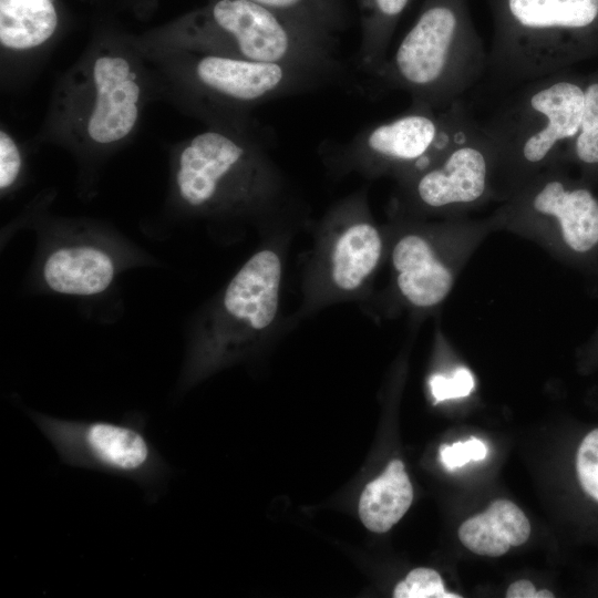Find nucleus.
Segmentation results:
<instances>
[{
  "mask_svg": "<svg viewBox=\"0 0 598 598\" xmlns=\"http://www.w3.org/2000/svg\"><path fill=\"white\" fill-rule=\"evenodd\" d=\"M157 78L133 35L97 31L58 80L39 140L85 159L102 158L135 134Z\"/></svg>",
  "mask_w": 598,
  "mask_h": 598,
  "instance_id": "obj_1",
  "label": "nucleus"
},
{
  "mask_svg": "<svg viewBox=\"0 0 598 598\" xmlns=\"http://www.w3.org/2000/svg\"><path fill=\"white\" fill-rule=\"evenodd\" d=\"M133 38L147 49L285 63L320 71L339 82L346 78V68L337 56L338 39L320 34L250 0H208Z\"/></svg>",
  "mask_w": 598,
  "mask_h": 598,
  "instance_id": "obj_2",
  "label": "nucleus"
},
{
  "mask_svg": "<svg viewBox=\"0 0 598 598\" xmlns=\"http://www.w3.org/2000/svg\"><path fill=\"white\" fill-rule=\"evenodd\" d=\"M137 47L154 69L159 89L208 126L259 133L251 117L256 107L339 82L291 64Z\"/></svg>",
  "mask_w": 598,
  "mask_h": 598,
  "instance_id": "obj_3",
  "label": "nucleus"
},
{
  "mask_svg": "<svg viewBox=\"0 0 598 598\" xmlns=\"http://www.w3.org/2000/svg\"><path fill=\"white\" fill-rule=\"evenodd\" d=\"M259 133L208 126L174 146L171 193L199 215L258 214L275 208L285 183Z\"/></svg>",
  "mask_w": 598,
  "mask_h": 598,
  "instance_id": "obj_4",
  "label": "nucleus"
},
{
  "mask_svg": "<svg viewBox=\"0 0 598 598\" xmlns=\"http://www.w3.org/2000/svg\"><path fill=\"white\" fill-rule=\"evenodd\" d=\"M487 72V51L467 0H424L393 54L374 78L383 90H399L411 105L441 111Z\"/></svg>",
  "mask_w": 598,
  "mask_h": 598,
  "instance_id": "obj_5",
  "label": "nucleus"
},
{
  "mask_svg": "<svg viewBox=\"0 0 598 598\" xmlns=\"http://www.w3.org/2000/svg\"><path fill=\"white\" fill-rule=\"evenodd\" d=\"M526 85L483 124L496 162L497 199L555 165L580 127L585 89L558 73Z\"/></svg>",
  "mask_w": 598,
  "mask_h": 598,
  "instance_id": "obj_6",
  "label": "nucleus"
},
{
  "mask_svg": "<svg viewBox=\"0 0 598 598\" xmlns=\"http://www.w3.org/2000/svg\"><path fill=\"white\" fill-rule=\"evenodd\" d=\"M488 1L494 31L487 72L504 83L558 73L578 51V34L598 21V0Z\"/></svg>",
  "mask_w": 598,
  "mask_h": 598,
  "instance_id": "obj_7",
  "label": "nucleus"
},
{
  "mask_svg": "<svg viewBox=\"0 0 598 598\" xmlns=\"http://www.w3.org/2000/svg\"><path fill=\"white\" fill-rule=\"evenodd\" d=\"M471 118L462 101L435 111L411 105L391 120L373 124L344 143H326L331 167L369 177L393 176L402 183L431 165Z\"/></svg>",
  "mask_w": 598,
  "mask_h": 598,
  "instance_id": "obj_8",
  "label": "nucleus"
},
{
  "mask_svg": "<svg viewBox=\"0 0 598 598\" xmlns=\"http://www.w3.org/2000/svg\"><path fill=\"white\" fill-rule=\"evenodd\" d=\"M31 419L62 463L124 477L155 497L172 468L145 433L138 415L122 421L69 420L38 412Z\"/></svg>",
  "mask_w": 598,
  "mask_h": 598,
  "instance_id": "obj_9",
  "label": "nucleus"
},
{
  "mask_svg": "<svg viewBox=\"0 0 598 598\" xmlns=\"http://www.w3.org/2000/svg\"><path fill=\"white\" fill-rule=\"evenodd\" d=\"M496 227L529 237L548 249L585 255L598 245V200L555 169L543 171L507 196L491 216Z\"/></svg>",
  "mask_w": 598,
  "mask_h": 598,
  "instance_id": "obj_10",
  "label": "nucleus"
},
{
  "mask_svg": "<svg viewBox=\"0 0 598 598\" xmlns=\"http://www.w3.org/2000/svg\"><path fill=\"white\" fill-rule=\"evenodd\" d=\"M496 162L483 124L471 117L425 169L399 183V205L415 215L458 218L497 199Z\"/></svg>",
  "mask_w": 598,
  "mask_h": 598,
  "instance_id": "obj_11",
  "label": "nucleus"
},
{
  "mask_svg": "<svg viewBox=\"0 0 598 598\" xmlns=\"http://www.w3.org/2000/svg\"><path fill=\"white\" fill-rule=\"evenodd\" d=\"M494 227L492 217L478 221L458 217L441 224L404 227L391 249L400 296L419 309L442 303L464 262Z\"/></svg>",
  "mask_w": 598,
  "mask_h": 598,
  "instance_id": "obj_12",
  "label": "nucleus"
},
{
  "mask_svg": "<svg viewBox=\"0 0 598 598\" xmlns=\"http://www.w3.org/2000/svg\"><path fill=\"white\" fill-rule=\"evenodd\" d=\"M282 264L270 248L255 252L230 279L202 328V348L220 357L264 333L277 318Z\"/></svg>",
  "mask_w": 598,
  "mask_h": 598,
  "instance_id": "obj_13",
  "label": "nucleus"
},
{
  "mask_svg": "<svg viewBox=\"0 0 598 598\" xmlns=\"http://www.w3.org/2000/svg\"><path fill=\"white\" fill-rule=\"evenodd\" d=\"M331 219L334 237L331 241L327 271L336 290L359 289L374 272L383 254L379 228L369 215L364 195H354L339 205Z\"/></svg>",
  "mask_w": 598,
  "mask_h": 598,
  "instance_id": "obj_14",
  "label": "nucleus"
},
{
  "mask_svg": "<svg viewBox=\"0 0 598 598\" xmlns=\"http://www.w3.org/2000/svg\"><path fill=\"white\" fill-rule=\"evenodd\" d=\"M66 21L61 0H0L2 56L24 58L49 48Z\"/></svg>",
  "mask_w": 598,
  "mask_h": 598,
  "instance_id": "obj_15",
  "label": "nucleus"
},
{
  "mask_svg": "<svg viewBox=\"0 0 598 598\" xmlns=\"http://www.w3.org/2000/svg\"><path fill=\"white\" fill-rule=\"evenodd\" d=\"M116 272L112 255L86 243L61 245L44 259L42 277L52 291L89 297L105 291Z\"/></svg>",
  "mask_w": 598,
  "mask_h": 598,
  "instance_id": "obj_16",
  "label": "nucleus"
},
{
  "mask_svg": "<svg viewBox=\"0 0 598 598\" xmlns=\"http://www.w3.org/2000/svg\"><path fill=\"white\" fill-rule=\"evenodd\" d=\"M530 534V525L525 514L513 502L494 501L482 514L465 520L458 537L471 551L489 557H498L512 546H520Z\"/></svg>",
  "mask_w": 598,
  "mask_h": 598,
  "instance_id": "obj_17",
  "label": "nucleus"
},
{
  "mask_svg": "<svg viewBox=\"0 0 598 598\" xmlns=\"http://www.w3.org/2000/svg\"><path fill=\"white\" fill-rule=\"evenodd\" d=\"M413 488L400 460H393L385 471L369 483L359 502V515L371 532H388L409 509Z\"/></svg>",
  "mask_w": 598,
  "mask_h": 598,
  "instance_id": "obj_18",
  "label": "nucleus"
},
{
  "mask_svg": "<svg viewBox=\"0 0 598 598\" xmlns=\"http://www.w3.org/2000/svg\"><path fill=\"white\" fill-rule=\"evenodd\" d=\"M360 18L358 65L373 79L388 59V49L399 21L414 0H353Z\"/></svg>",
  "mask_w": 598,
  "mask_h": 598,
  "instance_id": "obj_19",
  "label": "nucleus"
},
{
  "mask_svg": "<svg viewBox=\"0 0 598 598\" xmlns=\"http://www.w3.org/2000/svg\"><path fill=\"white\" fill-rule=\"evenodd\" d=\"M320 34L338 39L350 22L347 0H250Z\"/></svg>",
  "mask_w": 598,
  "mask_h": 598,
  "instance_id": "obj_20",
  "label": "nucleus"
},
{
  "mask_svg": "<svg viewBox=\"0 0 598 598\" xmlns=\"http://www.w3.org/2000/svg\"><path fill=\"white\" fill-rule=\"evenodd\" d=\"M573 142V153L586 165L598 164V81L585 89L581 124Z\"/></svg>",
  "mask_w": 598,
  "mask_h": 598,
  "instance_id": "obj_21",
  "label": "nucleus"
},
{
  "mask_svg": "<svg viewBox=\"0 0 598 598\" xmlns=\"http://www.w3.org/2000/svg\"><path fill=\"white\" fill-rule=\"evenodd\" d=\"M395 598H461V595L444 589L442 578L431 568L411 570L393 591Z\"/></svg>",
  "mask_w": 598,
  "mask_h": 598,
  "instance_id": "obj_22",
  "label": "nucleus"
},
{
  "mask_svg": "<svg viewBox=\"0 0 598 598\" xmlns=\"http://www.w3.org/2000/svg\"><path fill=\"white\" fill-rule=\"evenodd\" d=\"M23 153L14 136L6 128L0 130V190L11 192L23 172Z\"/></svg>",
  "mask_w": 598,
  "mask_h": 598,
  "instance_id": "obj_23",
  "label": "nucleus"
},
{
  "mask_svg": "<svg viewBox=\"0 0 598 598\" xmlns=\"http://www.w3.org/2000/svg\"><path fill=\"white\" fill-rule=\"evenodd\" d=\"M576 468L582 489L598 502V429L588 433L580 443Z\"/></svg>",
  "mask_w": 598,
  "mask_h": 598,
  "instance_id": "obj_24",
  "label": "nucleus"
},
{
  "mask_svg": "<svg viewBox=\"0 0 598 598\" xmlns=\"http://www.w3.org/2000/svg\"><path fill=\"white\" fill-rule=\"evenodd\" d=\"M487 455V446L481 440L471 437L464 442H455L452 445H442L440 457L444 467L453 471L471 461H482Z\"/></svg>",
  "mask_w": 598,
  "mask_h": 598,
  "instance_id": "obj_25",
  "label": "nucleus"
},
{
  "mask_svg": "<svg viewBox=\"0 0 598 598\" xmlns=\"http://www.w3.org/2000/svg\"><path fill=\"white\" fill-rule=\"evenodd\" d=\"M432 392L436 400L465 396L473 388V379L468 371L458 370L452 380L434 377L431 381Z\"/></svg>",
  "mask_w": 598,
  "mask_h": 598,
  "instance_id": "obj_26",
  "label": "nucleus"
},
{
  "mask_svg": "<svg viewBox=\"0 0 598 598\" xmlns=\"http://www.w3.org/2000/svg\"><path fill=\"white\" fill-rule=\"evenodd\" d=\"M536 589L534 585L525 579L513 582L507 591V598H536Z\"/></svg>",
  "mask_w": 598,
  "mask_h": 598,
  "instance_id": "obj_27",
  "label": "nucleus"
},
{
  "mask_svg": "<svg viewBox=\"0 0 598 598\" xmlns=\"http://www.w3.org/2000/svg\"><path fill=\"white\" fill-rule=\"evenodd\" d=\"M536 598H554V594L547 589L537 591Z\"/></svg>",
  "mask_w": 598,
  "mask_h": 598,
  "instance_id": "obj_28",
  "label": "nucleus"
},
{
  "mask_svg": "<svg viewBox=\"0 0 598 598\" xmlns=\"http://www.w3.org/2000/svg\"><path fill=\"white\" fill-rule=\"evenodd\" d=\"M135 7H141L143 9H146L150 3H152L154 0H134Z\"/></svg>",
  "mask_w": 598,
  "mask_h": 598,
  "instance_id": "obj_29",
  "label": "nucleus"
}]
</instances>
